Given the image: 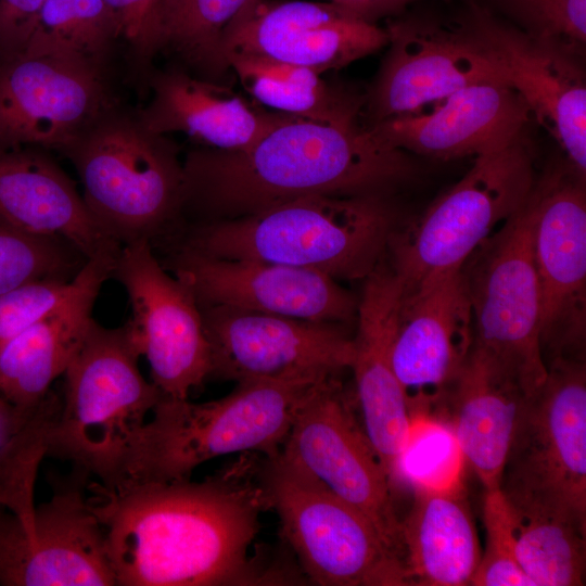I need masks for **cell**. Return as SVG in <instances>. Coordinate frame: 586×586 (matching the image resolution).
<instances>
[{"label":"cell","mask_w":586,"mask_h":586,"mask_svg":"<svg viewBox=\"0 0 586 586\" xmlns=\"http://www.w3.org/2000/svg\"><path fill=\"white\" fill-rule=\"evenodd\" d=\"M536 179L528 129L479 155L467 174L418 217L392 232L386 253L403 293L462 267L526 202Z\"/></svg>","instance_id":"cell-8"},{"label":"cell","mask_w":586,"mask_h":586,"mask_svg":"<svg viewBox=\"0 0 586 586\" xmlns=\"http://www.w3.org/2000/svg\"><path fill=\"white\" fill-rule=\"evenodd\" d=\"M60 404V395L50 391L0 442V505L25 521L35 514V484Z\"/></svg>","instance_id":"cell-33"},{"label":"cell","mask_w":586,"mask_h":586,"mask_svg":"<svg viewBox=\"0 0 586 586\" xmlns=\"http://www.w3.org/2000/svg\"><path fill=\"white\" fill-rule=\"evenodd\" d=\"M469 16L506 82L586 178L585 54L534 38L479 7Z\"/></svg>","instance_id":"cell-19"},{"label":"cell","mask_w":586,"mask_h":586,"mask_svg":"<svg viewBox=\"0 0 586 586\" xmlns=\"http://www.w3.org/2000/svg\"><path fill=\"white\" fill-rule=\"evenodd\" d=\"M117 103L109 68L47 55L0 56V151H60Z\"/></svg>","instance_id":"cell-17"},{"label":"cell","mask_w":586,"mask_h":586,"mask_svg":"<svg viewBox=\"0 0 586 586\" xmlns=\"http://www.w3.org/2000/svg\"><path fill=\"white\" fill-rule=\"evenodd\" d=\"M385 30L387 50L365 93V126L418 113L472 84L506 82L469 14L455 21L400 17Z\"/></svg>","instance_id":"cell-11"},{"label":"cell","mask_w":586,"mask_h":586,"mask_svg":"<svg viewBox=\"0 0 586 586\" xmlns=\"http://www.w3.org/2000/svg\"><path fill=\"white\" fill-rule=\"evenodd\" d=\"M415 156L362 122L336 125L288 115L244 149L189 151L180 214L195 213L208 222L309 195L392 193L417 177Z\"/></svg>","instance_id":"cell-2"},{"label":"cell","mask_w":586,"mask_h":586,"mask_svg":"<svg viewBox=\"0 0 586 586\" xmlns=\"http://www.w3.org/2000/svg\"><path fill=\"white\" fill-rule=\"evenodd\" d=\"M149 86L150 101L136 111L142 125L161 135L186 133L205 148L244 149L288 116L179 65L153 72Z\"/></svg>","instance_id":"cell-26"},{"label":"cell","mask_w":586,"mask_h":586,"mask_svg":"<svg viewBox=\"0 0 586 586\" xmlns=\"http://www.w3.org/2000/svg\"><path fill=\"white\" fill-rule=\"evenodd\" d=\"M533 219L531 192L524 205L461 267L472 309L473 344L493 356L526 397L544 384L548 374L540 345Z\"/></svg>","instance_id":"cell-10"},{"label":"cell","mask_w":586,"mask_h":586,"mask_svg":"<svg viewBox=\"0 0 586 586\" xmlns=\"http://www.w3.org/2000/svg\"><path fill=\"white\" fill-rule=\"evenodd\" d=\"M139 357L124 326L105 328L92 320L63 374L48 456L104 486L117 482L133 438L162 397L141 374Z\"/></svg>","instance_id":"cell-6"},{"label":"cell","mask_w":586,"mask_h":586,"mask_svg":"<svg viewBox=\"0 0 586 586\" xmlns=\"http://www.w3.org/2000/svg\"><path fill=\"white\" fill-rule=\"evenodd\" d=\"M483 521L486 547L470 585L534 586L518 562L512 513L500 488L485 491Z\"/></svg>","instance_id":"cell-35"},{"label":"cell","mask_w":586,"mask_h":586,"mask_svg":"<svg viewBox=\"0 0 586 586\" xmlns=\"http://www.w3.org/2000/svg\"><path fill=\"white\" fill-rule=\"evenodd\" d=\"M256 479L267 508L310 581L323 586L411 585L405 561L372 521L282 449L262 456Z\"/></svg>","instance_id":"cell-7"},{"label":"cell","mask_w":586,"mask_h":586,"mask_svg":"<svg viewBox=\"0 0 586 586\" xmlns=\"http://www.w3.org/2000/svg\"><path fill=\"white\" fill-rule=\"evenodd\" d=\"M517 28L585 54L586 0H496Z\"/></svg>","instance_id":"cell-36"},{"label":"cell","mask_w":586,"mask_h":586,"mask_svg":"<svg viewBox=\"0 0 586 586\" xmlns=\"http://www.w3.org/2000/svg\"><path fill=\"white\" fill-rule=\"evenodd\" d=\"M403 286L383 260L365 279L358 298L354 371L365 432L392 485L411 431L406 394L392 365Z\"/></svg>","instance_id":"cell-22"},{"label":"cell","mask_w":586,"mask_h":586,"mask_svg":"<svg viewBox=\"0 0 586 586\" xmlns=\"http://www.w3.org/2000/svg\"><path fill=\"white\" fill-rule=\"evenodd\" d=\"M533 117L517 90L502 81L463 87L418 112L367 126L392 146L438 160L475 157L498 150L527 129Z\"/></svg>","instance_id":"cell-23"},{"label":"cell","mask_w":586,"mask_h":586,"mask_svg":"<svg viewBox=\"0 0 586 586\" xmlns=\"http://www.w3.org/2000/svg\"><path fill=\"white\" fill-rule=\"evenodd\" d=\"M392 193L309 195L192 228L181 247L278 263L335 280L366 279L383 260L398 212Z\"/></svg>","instance_id":"cell-3"},{"label":"cell","mask_w":586,"mask_h":586,"mask_svg":"<svg viewBox=\"0 0 586 586\" xmlns=\"http://www.w3.org/2000/svg\"><path fill=\"white\" fill-rule=\"evenodd\" d=\"M317 383L242 381L228 395L205 403L162 396L113 486L190 479L201 464L237 453H279Z\"/></svg>","instance_id":"cell-4"},{"label":"cell","mask_w":586,"mask_h":586,"mask_svg":"<svg viewBox=\"0 0 586 586\" xmlns=\"http://www.w3.org/2000/svg\"><path fill=\"white\" fill-rule=\"evenodd\" d=\"M225 60L244 90L270 111L336 125L362 122L365 93L313 68L238 52Z\"/></svg>","instance_id":"cell-29"},{"label":"cell","mask_w":586,"mask_h":586,"mask_svg":"<svg viewBox=\"0 0 586 586\" xmlns=\"http://www.w3.org/2000/svg\"><path fill=\"white\" fill-rule=\"evenodd\" d=\"M73 280L42 279L0 294V346L65 300Z\"/></svg>","instance_id":"cell-38"},{"label":"cell","mask_w":586,"mask_h":586,"mask_svg":"<svg viewBox=\"0 0 586 586\" xmlns=\"http://www.w3.org/2000/svg\"><path fill=\"white\" fill-rule=\"evenodd\" d=\"M154 0H103L133 66L140 68L146 18Z\"/></svg>","instance_id":"cell-40"},{"label":"cell","mask_w":586,"mask_h":586,"mask_svg":"<svg viewBox=\"0 0 586 586\" xmlns=\"http://www.w3.org/2000/svg\"><path fill=\"white\" fill-rule=\"evenodd\" d=\"M86 262L62 239L30 234L0 219V294L42 279L71 281Z\"/></svg>","instance_id":"cell-34"},{"label":"cell","mask_w":586,"mask_h":586,"mask_svg":"<svg viewBox=\"0 0 586 586\" xmlns=\"http://www.w3.org/2000/svg\"><path fill=\"white\" fill-rule=\"evenodd\" d=\"M112 269L111 263L87 260L65 300L0 346L1 397L21 409H31L46 398L79 351Z\"/></svg>","instance_id":"cell-25"},{"label":"cell","mask_w":586,"mask_h":586,"mask_svg":"<svg viewBox=\"0 0 586 586\" xmlns=\"http://www.w3.org/2000/svg\"><path fill=\"white\" fill-rule=\"evenodd\" d=\"M90 479L73 468L30 521L0 505V585L116 586Z\"/></svg>","instance_id":"cell-12"},{"label":"cell","mask_w":586,"mask_h":586,"mask_svg":"<svg viewBox=\"0 0 586 586\" xmlns=\"http://www.w3.org/2000/svg\"><path fill=\"white\" fill-rule=\"evenodd\" d=\"M111 277L127 291L128 337L150 366L152 383L168 398H188L211 373L202 310L189 285L171 276L149 241L122 246Z\"/></svg>","instance_id":"cell-13"},{"label":"cell","mask_w":586,"mask_h":586,"mask_svg":"<svg viewBox=\"0 0 586 586\" xmlns=\"http://www.w3.org/2000/svg\"><path fill=\"white\" fill-rule=\"evenodd\" d=\"M509 507L517 559L533 585H584L586 531L561 517Z\"/></svg>","instance_id":"cell-32"},{"label":"cell","mask_w":586,"mask_h":586,"mask_svg":"<svg viewBox=\"0 0 586 586\" xmlns=\"http://www.w3.org/2000/svg\"><path fill=\"white\" fill-rule=\"evenodd\" d=\"M46 0H0V56L18 53Z\"/></svg>","instance_id":"cell-39"},{"label":"cell","mask_w":586,"mask_h":586,"mask_svg":"<svg viewBox=\"0 0 586 586\" xmlns=\"http://www.w3.org/2000/svg\"><path fill=\"white\" fill-rule=\"evenodd\" d=\"M201 310L211 348L208 379L314 383L351 369L354 336L342 324L225 306Z\"/></svg>","instance_id":"cell-14"},{"label":"cell","mask_w":586,"mask_h":586,"mask_svg":"<svg viewBox=\"0 0 586 586\" xmlns=\"http://www.w3.org/2000/svg\"><path fill=\"white\" fill-rule=\"evenodd\" d=\"M74 166L94 222L122 246L153 243L179 215L183 161L168 135L119 103L59 151Z\"/></svg>","instance_id":"cell-5"},{"label":"cell","mask_w":586,"mask_h":586,"mask_svg":"<svg viewBox=\"0 0 586 586\" xmlns=\"http://www.w3.org/2000/svg\"><path fill=\"white\" fill-rule=\"evenodd\" d=\"M473 340L472 309L461 267L403 293L392 365L409 410L443 396L468 358Z\"/></svg>","instance_id":"cell-21"},{"label":"cell","mask_w":586,"mask_h":586,"mask_svg":"<svg viewBox=\"0 0 586 586\" xmlns=\"http://www.w3.org/2000/svg\"><path fill=\"white\" fill-rule=\"evenodd\" d=\"M46 151H0V219L30 234L62 239L87 260L114 266L122 245L99 228L72 178Z\"/></svg>","instance_id":"cell-24"},{"label":"cell","mask_w":586,"mask_h":586,"mask_svg":"<svg viewBox=\"0 0 586 586\" xmlns=\"http://www.w3.org/2000/svg\"><path fill=\"white\" fill-rule=\"evenodd\" d=\"M447 391V426L461 458L485 491L500 488L525 394L493 356L474 344Z\"/></svg>","instance_id":"cell-27"},{"label":"cell","mask_w":586,"mask_h":586,"mask_svg":"<svg viewBox=\"0 0 586 586\" xmlns=\"http://www.w3.org/2000/svg\"><path fill=\"white\" fill-rule=\"evenodd\" d=\"M249 1L154 0L145 23L140 68L164 53L196 76L224 82L230 69L221 53L222 36Z\"/></svg>","instance_id":"cell-30"},{"label":"cell","mask_w":586,"mask_h":586,"mask_svg":"<svg viewBox=\"0 0 586 586\" xmlns=\"http://www.w3.org/2000/svg\"><path fill=\"white\" fill-rule=\"evenodd\" d=\"M532 246L540 296V345L550 359H583L586 331L585 178L565 161L536 180Z\"/></svg>","instance_id":"cell-15"},{"label":"cell","mask_w":586,"mask_h":586,"mask_svg":"<svg viewBox=\"0 0 586 586\" xmlns=\"http://www.w3.org/2000/svg\"><path fill=\"white\" fill-rule=\"evenodd\" d=\"M387 40L385 28L329 1L250 0L227 27L221 53L266 56L323 74L378 52Z\"/></svg>","instance_id":"cell-20"},{"label":"cell","mask_w":586,"mask_h":586,"mask_svg":"<svg viewBox=\"0 0 586 586\" xmlns=\"http://www.w3.org/2000/svg\"><path fill=\"white\" fill-rule=\"evenodd\" d=\"M415 0H329L355 16L377 24L380 18L400 14Z\"/></svg>","instance_id":"cell-41"},{"label":"cell","mask_w":586,"mask_h":586,"mask_svg":"<svg viewBox=\"0 0 586 586\" xmlns=\"http://www.w3.org/2000/svg\"><path fill=\"white\" fill-rule=\"evenodd\" d=\"M282 450L367 515L405 561L392 483L337 377L317 383L307 394Z\"/></svg>","instance_id":"cell-16"},{"label":"cell","mask_w":586,"mask_h":586,"mask_svg":"<svg viewBox=\"0 0 586 586\" xmlns=\"http://www.w3.org/2000/svg\"><path fill=\"white\" fill-rule=\"evenodd\" d=\"M171 270L199 306H225L295 319L349 323L358 298L337 280L310 269L247 258H218L180 247Z\"/></svg>","instance_id":"cell-18"},{"label":"cell","mask_w":586,"mask_h":586,"mask_svg":"<svg viewBox=\"0 0 586 586\" xmlns=\"http://www.w3.org/2000/svg\"><path fill=\"white\" fill-rule=\"evenodd\" d=\"M251 456L200 482L107 487L91 480L88 499L105 533L116 586L279 582L250 556L268 509Z\"/></svg>","instance_id":"cell-1"},{"label":"cell","mask_w":586,"mask_h":586,"mask_svg":"<svg viewBox=\"0 0 586 586\" xmlns=\"http://www.w3.org/2000/svg\"><path fill=\"white\" fill-rule=\"evenodd\" d=\"M412 486L413 502L402 521L411 585H470L482 553L460 482L441 487Z\"/></svg>","instance_id":"cell-28"},{"label":"cell","mask_w":586,"mask_h":586,"mask_svg":"<svg viewBox=\"0 0 586 586\" xmlns=\"http://www.w3.org/2000/svg\"><path fill=\"white\" fill-rule=\"evenodd\" d=\"M120 42L103 0H46L18 53L73 60L109 68Z\"/></svg>","instance_id":"cell-31"},{"label":"cell","mask_w":586,"mask_h":586,"mask_svg":"<svg viewBox=\"0 0 586 586\" xmlns=\"http://www.w3.org/2000/svg\"><path fill=\"white\" fill-rule=\"evenodd\" d=\"M411 420V431L398 464L397 480H409L412 485L441 487L459 482L450 480L441 469L454 462L451 456L460 455L448 426L436 422L419 423ZM453 471V470H451Z\"/></svg>","instance_id":"cell-37"},{"label":"cell","mask_w":586,"mask_h":586,"mask_svg":"<svg viewBox=\"0 0 586 586\" xmlns=\"http://www.w3.org/2000/svg\"><path fill=\"white\" fill-rule=\"evenodd\" d=\"M518 415L500 483L511 507L564 518L586 531V369L555 357Z\"/></svg>","instance_id":"cell-9"}]
</instances>
